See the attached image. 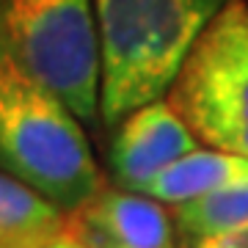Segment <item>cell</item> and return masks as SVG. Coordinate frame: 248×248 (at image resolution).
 I'll return each instance as SVG.
<instances>
[{
    "label": "cell",
    "mask_w": 248,
    "mask_h": 248,
    "mask_svg": "<svg viewBox=\"0 0 248 248\" xmlns=\"http://www.w3.org/2000/svg\"><path fill=\"white\" fill-rule=\"evenodd\" d=\"M229 0H94L102 47L99 122L116 127L171 91L190 47Z\"/></svg>",
    "instance_id": "obj_1"
},
{
    "label": "cell",
    "mask_w": 248,
    "mask_h": 248,
    "mask_svg": "<svg viewBox=\"0 0 248 248\" xmlns=\"http://www.w3.org/2000/svg\"><path fill=\"white\" fill-rule=\"evenodd\" d=\"M0 171L80 213L102 190L83 124L53 91L0 53Z\"/></svg>",
    "instance_id": "obj_2"
},
{
    "label": "cell",
    "mask_w": 248,
    "mask_h": 248,
    "mask_svg": "<svg viewBox=\"0 0 248 248\" xmlns=\"http://www.w3.org/2000/svg\"><path fill=\"white\" fill-rule=\"evenodd\" d=\"M0 53L80 122L99 119L102 47L94 0H0Z\"/></svg>",
    "instance_id": "obj_3"
},
{
    "label": "cell",
    "mask_w": 248,
    "mask_h": 248,
    "mask_svg": "<svg viewBox=\"0 0 248 248\" xmlns=\"http://www.w3.org/2000/svg\"><path fill=\"white\" fill-rule=\"evenodd\" d=\"M169 102L210 149L248 157V3L229 0L190 47Z\"/></svg>",
    "instance_id": "obj_4"
},
{
    "label": "cell",
    "mask_w": 248,
    "mask_h": 248,
    "mask_svg": "<svg viewBox=\"0 0 248 248\" xmlns=\"http://www.w3.org/2000/svg\"><path fill=\"white\" fill-rule=\"evenodd\" d=\"M108 163L119 187L141 193L177 160L199 149V138L169 97L135 108L113 127Z\"/></svg>",
    "instance_id": "obj_5"
},
{
    "label": "cell",
    "mask_w": 248,
    "mask_h": 248,
    "mask_svg": "<svg viewBox=\"0 0 248 248\" xmlns=\"http://www.w3.org/2000/svg\"><path fill=\"white\" fill-rule=\"evenodd\" d=\"M69 234L86 248H177V221L169 207L124 187H102L69 215Z\"/></svg>",
    "instance_id": "obj_6"
},
{
    "label": "cell",
    "mask_w": 248,
    "mask_h": 248,
    "mask_svg": "<svg viewBox=\"0 0 248 248\" xmlns=\"http://www.w3.org/2000/svg\"><path fill=\"white\" fill-rule=\"evenodd\" d=\"M243 182H248V157L221 149H196L157 174L141 193L177 207Z\"/></svg>",
    "instance_id": "obj_7"
},
{
    "label": "cell",
    "mask_w": 248,
    "mask_h": 248,
    "mask_svg": "<svg viewBox=\"0 0 248 248\" xmlns=\"http://www.w3.org/2000/svg\"><path fill=\"white\" fill-rule=\"evenodd\" d=\"M69 232V215L0 171V248H42Z\"/></svg>",
    "instance_id": "obj_8"
},
{
    "label": "cell",
    "mask_w": 248,
    "mask_h": 248,
    "mask_svg": "<svg viewBox=\"0 0 248 248\" xmlns=\"http://www.w3.org/2000/svg\"><path fill=\"white\" fill-rule=\"evenodd\" d=\"M177 229L190 240L248 229V182L171 207Z\"/></svg>",
    "instance_id": "obj_9"
},
{
    "label": "cell",
    "mask_w": 248,
    "mask_h": 248,
    "mask_svg": "<svg viewBox=\"0 0 248 248\" xmlns=\"http://www.w3.org/2000/svg\"><path fill=\"white\" fill-rule=\"evenodd\" d=\"M190 248H248V229L223 232V234H210V237L190 240Z\"/></svg>",
    "instance_id": "obj_10"
},
{
    "label": "cell",
    "mask_w": 248,
    "mask_h": 248,
    "mask_svg": "<svg viewBox=\"0 0 248 248\" xmlns=\"http://www.w3.org/2000/svg\"><path fill=\"white\" fill-rule=\"evenodd\" d=\"M42 248H86V246H83L80 240H75V237L69 234V232H66L63 237L53 240V243H47V246H42Z\"/></svg>",
    "instance_id": "obj_11"
}]
</instances>
